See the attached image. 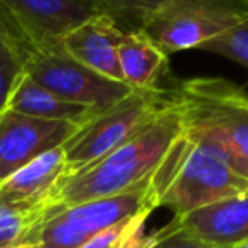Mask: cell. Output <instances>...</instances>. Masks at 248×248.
I'll return each mask as SVG.
<instances>
[{"mask_svg": "<svg viewBox=\"0 0 248 248\" xmlns=\"http://www.w3.org/2000/svg\"><path fill=\"white\" fill-rule=\"evenodd\" d=\"M150 215L145 211L132 216L93 236L79 248H150L155 240V232L145 235V223Z\"/></svg>", "mask_w": 248, "mask_h": 248, "instance_id": "obj_15", "label": "cell"}, {"mask_svg": "<svg viewBox=\"0 0 248 248\" xmlns=\"http://www.w3.org/2000/svg\"><path fill=\"white\" fill-rule=\"evenodd\" d=\"M248 19V0H166L139 29L164 52L198 49Z\"/></svg>", "mask_w": 248, "mask_h": 248, "instance_id": "obj_6", "label": "cell"}, {"mask_svg": "<svg viewBox=\"0 0 248 248\" xmlns=\"http://www.w3.org/2000/svg\"><path fill=\"white\" fill-rule=\"evenodd\" d=\"M7 110L27 115V117L43 118V120H59L71 122L76 125H83L98 111L85 105L66 101L49 90L43 88L36 81L29 78L26 73L17 81L12 95H10Z\"/></svg>", "mask_w": 248, "mask_h": 248, "instance_id": "obj_13", "label": "cell"}, {"mask_svg": "<svg viewBox=\"0 0 248 248\" xmlns=\"http://www.w3.org/2000/svg\"><path fill=\"white\" fill-rule=\"evenodd\" d=\"M7 248H17V247H7Z\"/></svg>", "mask_w": 248, "mask_h": 248, "instance_id": "obj_24", "label": "cell"}, {"mask_svg": "<svg viewBox=\"0 0 248 248\" xmlns=\"http://www.w3.org/2000/svg\"><path fill=\"white\" fill-rule=\"evenodd\" d=\"M64 177L66 162L62 147L52 149L0 183V206L32 209L54 204L56 189Z\"/></svg>", "mask_w": 248, "mask_h": 248, "instance_id": "obj_12", "label": "cell"}, {"mask_svg": "<svg viewBox=\"0 0 248 248\" xmlns=\"http://www.w3.org/2000/svg\"><path fill=\"white\" fill-rule=\"evenodd\" d=\"M181 137L183 120L174 100L125 144L75 176L62 179L56 189L54 204L71 206L132 189L159 167Z\"/></svg>", "mask_w": 248, "mask_h": 248, "instance_id": "obj_1", "label": "cell"}, {"mask_svg": "<svg viewBox=\"0 0 248 248\" xmlns=\"http://www.w3.org/2000/svg\"><path fill=\"white\" fill-rule=\"evenodd\" d=\"M124 36L125 32L113 17L98 14L66 34L59 46L79 64L105 78L124 83L118 66V46Z\"/></svg>", "mask_w": 248, "mask_h": 248, "instance_id": "obj_11", "label": "cell"}, {"mask_svg": "<svg viewBox=\"0 0 248 248\" xmlns=\"http://www.w3.org/2000/svg\"><path fill=\"white\" fill-rule=\"evenodd\" d=\"M198 49L225 56L248 69V19L225 31L215 39L202 43Z\"/></svg>", "mask_w": 248, "mask_h": 248, "instance_id": "obj_18", "label": "cell"}, {"mask_svg": "<svg viewBox=\"0 0 248 248\" xmlns=\"http://www.w3.org/2000/svg\"><path fill=\"white\" fill-rule=\"evenodd\" d=\"M172 103V90H132L124 100L93 115L62 145L66 177L113 152Z\"/></svg>", "mask_w": 248, "mask_h": 248, "instance_id": "obj_5", "label": "cell"}, {"mask_svg": "<svg viewBox=\"0 0 248 248\" xmlns=\"http://www.w3.org/2000/svg\"><path fill=\"white\" fill-rule=\"evenodd\" d=\"M170 225L216 248H238L248 243V193L202 206Z\"/></svg>", "mask_w": 248, "mask_h": 248, "instance_id": "obj_10", "label": "cell"}, {"mask_svg": "<svg viewBox=\"0 0 248 248\" xmlns=\"http://www.w3.org/2000/svg\"><path fill=\"white\" fill-rule=\"evenodd\" d=\"M79 127L5 110L0 117V183L36 157L62 147Z\"/></svg>", "mask_w": 248, "mask_h": 248, "instance_id": "obj_9", "label": "cell"}, {"mask_svg": "<svg viewBox=\"0 0 248 248\" xmlns=\"http://www.w3.org/2000/svg\"><path fill=\"white\" fill-rule=\"evenodd\" d=\"M2 31H5V26H3V20L0 19V32H2Z\"/></svg>", "mask_w": 248, "mask_h": 248, "instance_id": "obj_22", "label": "cell"}, {"mask_svg": "<svg viewBox=\"0 0 248 248\" xmlns=\"http://www.w3.org/2000/svg\"><path fill=\"white\" fill-rule=\"evenodd\" d=\"M154 172L125 193L71 206H56L22 245L79 248L93 236L132 216L145 211L152 213L159 208Z\"/></svg>", "mask_w": 248, "mask_h": 248, "instance_id": "obj_4", "label": "cell"}, {"mask_svg": "<svg viewBox=\"0 0 248 248\" xmlns=\"http://www.w3.org/2000/svg\"><path fill=\"white\" fill-rule=\"evenodd\" d=\"M150 248H216L211 245L199 242V240L189 236L187 233L176 230L170 223L155 230V240Z\"/></svg>", "mask_w": 248, "mask_h": 248, "instance_id": "obj_20", "label": "cell"}, {"mask_svg": "<svg viewBox=\"0 0 248 248\" xmlns=\"http://www.w3.org/2000/svg\"><path fill=\"white\" fill-rule=\"evenodd\" d=\"M17 248H43V247H36V245H17Z\"/></svg>", "mask_w": 248, "mask_h": 248, "instance_id": "obj_21", "label": "cell"}, {"mask_svg": "<svg viewBox=\"0 0 248 248\" xmlns=\"http://www.w3.org/2000/svg\"><path fill=\"white\" fill-rule=\"evenodd\" d=\"M118 66L124 83L130 88H159L157 81L167 66V54L140 29H135L125 32L118 46Z\"/></svg>", "mask_w": 248, "mask_h": 248, "instance_id": "obj_14", "label": "cell"}, {"mask_svg": "<svg viewBox=\"0 0 248 248\" xmlns=\"http://www.w3.org/2000/svg\"><path fill=\"white\" fill-rule=\"evenodd\" d=\"M238 248H248V243H245V245H242V247H238Z\"/></svg>", "mask_w": 248, "mask_h": 248, "instance_id": "obj_23", "label": "cell"}, {"mask_svg": "<svg viewBox=\"0 0 248 248\" xmlns=\"http://www.w3.org/2000/svg\"><path fill=\"white\" fill-rule=\"evenodd\" d=\"M96 3L105 10V14L125 19H137L140 22L144 17H147L150 12L159 9L166 0H95Z\"/></svg>", "mask_w": 248, "mask_h": 248, "instance_id": "obj_19", "label": "cell"}, {"mask_svg": "<svg viewBox=\"0 0 248 248\" xmlns=\"http://www.w3.org/2000/svg\"><path fill=\"white\" fill-rule=\"evenodd\" d=\"M105 14L95 0H0V19L17 41L36 46L59 44L66 34Z\"/></svg>", "mask_w": 248, "mask_h": 248, "instance_id": "obj_8", "label": "cell"}, {"mask_svg": "<svg viewBox=\"0 0 248 248\" xmlns=\"http://www.w3.org/2000/svg\"><path fill=\"white\" fill-rule=\"evenodd\" d=\"M174 100L183 134L204 145L248 181V95L225 78H193L179 83Z\"/></svg>", "mask_w": 248, "mask_h": 248, "instance_id": "obj_2", "label": "cell"}, {"mask_svg": "<svg viewBox=\"0 0 248 248\" xmlns=\"http://www.w3.org/2000/svg\"><path fill=\"white\" fill-rule=\"evenodd\" d=\"M24 73L22 54L7 31L0 32V117L7 110L10 95Z\"/></svg>", "mask_w": 248, "mask_h": 248, "instance_id": "obj_17", "label": "cell"}, {"mask_svg": "<svg viewBox=\"0 0 248 248\" xmlns=\"http://www.w3.org/2000/svg\"><path fill=\"white\" fill-rule=\"evenodd\" d=\"M17 46L22 54L24 73L37 85L66 101L101 111L124 100L134 90L125 83L105 78L79 64L66 54L59 44L36 46L17 43Z\"/></svg>", "mask_w": 248, "mask_h": 248, "instance_id": "obj_7", "label": "cell"}, {"mask_svg": "<svg viewBox=\"0 0 248 248\" xmlns=\"http://www.w3.org/2000/svg\"><path fill=\"white\" fill-rule=\"evenodd\" d=\"M54 204L32 209H14L0 206V248L22 245L36 226L46 219Z\"/></svg>", "mask_w": 248, "mask_h": 248, "instance_id": "obj_16", "label": "cell"}, {"mask_svg": "<svg viewBox=\"0 0 248 248\" xmlns=\"http://www.w3.org/2000/svg\"><path fill=\"white\" fill-rule=\"evenodd\" d=\"M157 204L174 211V218L202 206L248 193V181L226 166L204 145L177 139L154 172Z\"/></svg>", "mask_w": 248, "mask_h": 248, "instance_id": "obj_3", "label": "cell"}]
</instances>
